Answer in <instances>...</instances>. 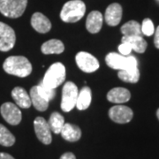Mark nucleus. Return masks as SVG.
<instances>
[{"label":"nucleus","instance_id":"nucleus-21","mask_svg":"<svg viewBox=\"0 0 159 159\" xmlns=\"http://www.w3.org/2000/svg\"><path fill=\"white\" fill-rule=\"evenodd\" d=\"M92 100V93L89 87H84L81 89L78 94V98L76 102V107L80 111H83L89 107Z\"/></svg>","mask_w":159,"mask_h":159},{"label":"nucleus","instance_id":"nucleus-10","mask_svg":"<svg viewBox=\"0 0 159 159\" xmlns=\"http://www.w3.org/2000/svg\"><path fill=\"white\" fill-rule=\"evenodd\" d=\"M133 116V111L125 105H115L109 111V117L112 121L119 124H125L130 122Z\"/></svg>","mask_w":159,"mask_h":159},{"label":"nucleus","instance_id":"nucleus-15","mask_svg":"<svg viewBox=\"0 0 159 159\" xmlns=\"http://www.w3.org/2000/svg\"><path fill=\"white\" fill-rule=\"evenodd\" d=\"M11 97L19 107L28 109L31 106L32 102L28 92L21 87H16L11 91Z\"/></svg>","mask_w":159,"mask_h":159},{"label":"nucleus","instance_id":"nucleus-32","mask_svg":"<svg viewBox=\"0 0 159 159\" xmlns=\"http://www.w3.org/2000/svg\"><path fill=\"white\" fill-rule=\"evenodd\" d=\"M157 119H159V109L157 110Z\"/></svg>","mask_w":159,"mask_h":159},{"label":"nucleus","instance_id":"nucleus-14","mask_svg":"<svg viewBox=\"0 0 159 159\" xmlns=\"http://www.w3.org/2000/svg\"><path fill=\"white\" fill-rule=\"evenodd\" d=\"M102 15L100 11H93L88 15L86 20V29L91 34L98 33L102 26Z\"/></svg>","mask_w":159,"mask_h":159},{"label":"nucleus","instance_id":"nucleus-28","mask_svg":"<svg viewBox=\"0 0 159 159\" xmlns=\"http://www.w3.org/2000/svg\"><path fill=\"white\" fill-rule=\"evenodd\" d=\"M133 51L132 48L129 44L125 43H121V44L119 46V51L121 53V55L124 56H129L131 51Z\"/></svg>","mask_w":159,"mask_h":159},{"label":"nucleus","instance_id":"nucleus-20","mask_svg":"<svg viewBox=\"0 0 159 159\" xmlns=\"http://www.w3.org/2000/svg\"><path fill=\"white\" fill-rule=\"evenodd\" d=\"M29 97L31 99V102L34 106V108L36 109L39 111H44L47 110L48 106H49V102L44 99L42 96H40L37 90V87L34 86L31 89H30V93H29Z\"/></svg>","mask_w":159,"mask_h":159},{"label":"nucleus","instance_id":"nucleus-7","mask_svg":"<svg viewBox=\"0 0 159 159\" xmlns=\"http://www.w3.org/2000/svg\"><path fill=\"white\" fill-rule=\"evenodd\" d=\"M0 112L4 119L10 125H18L22 119L20 110L12 102H7L3 103L0 107Z\"/></svg>","mask_w":159,"mask_h":159},{"label":"nucleus","instance_id":"nucleus-23","mask_svg":"<svg viewBox=\"0 0 159 159\" xmlns=\"http://www.w3.org/2000/svg\"><path fill=\"white\" fill-rule=\"evenodd\" d=\"M48 123H49L51 130L54 134H60L61 129L65 125V119H64V117L60 113L53 112L51 115Z\"/></svg>","mask_w":159,"mask_h":159},{"label":"nucleus","instance_id":"nucleus-18","mask_svg":"<svg viewBox=\"0 0 159 159\" xmlns=\"http://www.w3.org/2000/svg\"><path fill=\"white\" fill-rule=\"evenodd\" d=\"M121 43H125L129 44L132 50L136 51L138 53H143L146 51L148 43L145 40L142 38V36L135 35V36H125L123 35Z\"/></svg>","mask_w":159,"mask_h":159},{"label":"nucleus","instance_id":"nucleus-22","mask_svg":"<svg viewBox=\"0 0 159 159\" xmlns=\"http://www.w3.org/2000/svg\"><path fill=\"white\" fill-rule=\"evenodd\" d=\"M120 30L123 35H125V36H135V35L142 36V35L141 24L135 20H130L128 22L125 23L121 27Z\"/></svg>","mask_w":159,"mask_h":159},{"label":"nucleus","instance_id":"nucleus-31","mask_svg":"<svg viewBox=\"0 0 159 159\" xmlns=\"http://www.w3.org/2000/svg\"><path fill=\"white\" fill-rule=\"evenodd\" d=\"M0 159H14V157H12L9 154L0 152Z\"/></svg>","mask_w":159,"mask_h":159},{"label":"nucleus","instance_id":"nucleus-2","mask_svg":"<svg viewBox=\"0 0 159 159\" xmlns=\"http://www.w3.org/2000/svg\"><path fill=\"white\" fill-rule=\"evenodd\" d=\"M86 6L81 0H71L63 6L60 18L65 22H77L84 16Z\"/></svg>","mask_w":159,"mask_h":159},{"label":"nucleus","instance_id":"nucleus-30","mask_svg":"<svg viewBox=\"0 0 159 159\" xmlns=\"http://www.w3.org/2000/svg\"><path fill=\"white\" fill-rule=\"evenodd\" d=\"M59 159H76V157H75V156H74L73 153H71V152H66V153L63 154Z\"/></svg>","mask_w":159,"mask_h":159},{"label":"nucleus","instance_id":"nucleus-24","mask_svg":"<svg viewBox=\"0 0 159 159\" xmlns=\"http://www.w3.org/2000/svg\"><path fill=\"white\" fill-rule=\"evenodd\" d=\"M118 76L120 80L125 82L136 83L140 79V71L138 67L129 70H120L118 74Z\"/></svg>","mask_w":159,"mask_h":159},{"label":"nucleus","instance_id":"nucleus-1","mask_svg":"<svg viewBox=\"0 0 159 159\" xmlns=\"http://www.w3.org/2000/svg\"><path fill=\"white\" fill-rule=\"evenodd\" d=\"M3 68L7 74L18 77H27L32 72V65L23 56H11L3 64Z\"/></svg>","mask_w":159,"mask_h":159},{"label":"nucleus","instance_id":"nucleus-19","mask_svg":"<svg viewBox=\"0 0 159 159\" xmlns=\"http://www.w3.org/2000/svg\"><path fill=\"white\" fill-rule=\"evenodd\" d=\"M42 52L43 54H60L65 50V46L61 41L57 39H51L45 42L42 45Z\"/></svg>","mask_w":159,"mask_h":159},{"label":"nucleus","instance_id":"nucleus-8","mask_svg":"<svg viewBox=\"0 0 159 159\" xmlns=\"http://www.w3.org/2000/svg\"><path fill=\"white\" fill-rule=\"evenodd\" d=\"M75 61L79 68L85 73H93L99 68L98 60L94 56L85 51L78 52L75 57Z\"/></svg>","mask_w":159,"mask_h":159},{"label":"nucleus","instance_id":"nucleus-12","mask_svg":"<svg viewBox=\"0 0 159 159\" xmlns=\"http://www.w3.org/2000/svg\"><path fill=\"white\" fill-rule=\"evenodd\" d=\"M122 19V7L118 3H113L107 7L105 11L104 20L106 23L114 27L119 25Z\"/></svg>","mask_w":159,"mask_h":159},{"label":"nucleus","instance_id":"nucleus-26","mask_svg":"<svg viewBox=\"0 0 159 159\" xmlns=\"http://www.w3.org/2000/svg\"><path fill=\"white\" fill-rule=\"evenodd\" d=\"M36 87H37V90H38L40 96H42L48 102H50L51 100H52L55 97V95H56L55 89H51V88L47 87L43 81H41L39 85L36 86Z\"/></svg>","mask_w":159,"mask_h":159},{"label":"nucleus","instance_id":"nucleus-25","mask_svg":"<svg viewBox=\"0 0 159 159\" xmlns=\"http://www.w3.org/2000/svg\"><path fill=\"white\" fill-rule=\"evenodd\" d=\"M15 142V137L5 125L0 124V145L11 147Z\"/></svg>","mask_w":159,"mask_h":159},{"label":"nucleus","instance_id":"nucleus-16","mask_svg":"<svg viewBox=\"0 0 159 159\" xmlns=\"http://www.w3.org/2000/svg\"><path fill=\"white\" fill-rule=\"evenodd\" d=\"M131 98V93L125 88H114L109 91L107 99L111 102L123 103L128 102Z\"/></svg>","mask_w":159,"mask_h":159},{"label":"nucleus","instance_id":"nucleus-29","mask_svg":"<svg viewBox=\"0 0 159 159\" xmlns=\"http://www.w3.org/2000/svg\"><path fill=\"white\" fill-rule=\"evenodd\" d=\"M154 43L155 46L159 49V26L157 29L155 30V38H154Z\"/></svg>","mask_w":159,"mask_h":159},{"label":"nucleus","instance_id":"nucleus-11","mask_svg":"<svg viewBox=\"0 0 159 159\" xmlns=\"http://www.w3.org/2000/svg\"><path fill=\"white\" fill-rule=\"evenodd\" d=\"M34 127L35 134L40 142L46 145L51 143V130L45 119L42 117H37L34 121Z\"/></svg>","mask_w":159,"mask_h":159},{"label":"nucleus","instance_id":"nucleus-3","mask_svg":"<svg viewBox=\"0 0 159 159\" xmlns=\"http://www.w3.org/2000/svg\"><path fill=\"white\" fill-rule=\"evenodd\" d=\"M106 65L115 70H129L138 67V61L134 56H124L115 52H111L105 57Z\"/></svg>","mask_w":159,"mask_h":159},{"label":"nucleus","instance_id":"nucleus-4","mask_svg":"<svg viewBox=\"0 0 159 159\" xmlns=\"http://www.w3.org/2000/svg\"><path fill=\"white\" fill-rule=\"evenodd\" d=\"M66 80V67L62 63H54L47 70L43 79V82L47 87L56 89Z\"/></svg>","mask_w":159,"mask_h":159},{"label":"nucleus","instance_id":"nucleus-5","mask_svg":"<svg viewBox=\"0 0 159 159\" xmlns=\"http://www.w3.org/2000/svg\"><path fill=\"white\" fill-rule=\"evenodd\" d=\"M28 0H0V12L8 18L20 17L26 10Z\"/></svg>","mask_w":159,"mask_h":159},{"label":"nucleus","instance_id":"nucleus-17","mask_svg":"<svg viewBox=\"0 0 159 159\" xmlns=\"http://www.w3.org/2000/svg\"><path fill=\"white\" fill-rule=\"evenodd\" d=\"M60 134L66 141L71 142H77L81 137V131L79 126L70 123H65Z\"/></svg>","mask_w":159,"mask_h":159},{"label":"nucleus","instance_id":"nucleus-9","mask_svg":"<svg viewBox=\"0 0 159 159\" xmlns=\"http://www.w3.org/2000/svg\"><path fill=\"white\" fill-rule=\"evenodd\" d=\"M16 42L14 30L10 26L0 22V51H9Z\"/></svg>","mask_w":159,"mask_h":159},{"label":"nucleus","instance_id":"nucleus-27","mask_svg":"<svg viewBox=\"0 0 159 159\" xmlns=\"http://www.w3.org/2000/svg\"><path fill=\"white\" fill-rule=\"evenodd\" d=\"M141 27H142V33L145 35H147V36H150L155 33L154 24L150 19H145L142 21Z\"/></svg>","mask_w":159,"mask_h":159},{"label":"nucleus","instance_id":"nucleus-13","mask_svg":"<svg viewBox=\"0 0 159 159\" xmlns=\"http://www.w3.org/2000/svg\"><path fill=\"white\" fill-rule=\"evenodd\" d=\"M31 25L37 32L45 34L51 29V23L50 20L41 12H34L31 18Z\"/></svg>","mask_w":159,"mask_h":159},{"label":"nucleus","instance_id":"nucleus-6","mask_svg":"<svg viewBox=\"0 0 159 159\" xmlns=\"http://www.w3.org/2000/svg\"><path fill=\"white\" fill-rule=\"evenodd\" d=\"M78 88L72 81L66 82L62 90V101L61 109L62 111L68 112L75 107L78 98Z\"/></svg>","mask_w":159,"mask_h":159}]
</instances>
